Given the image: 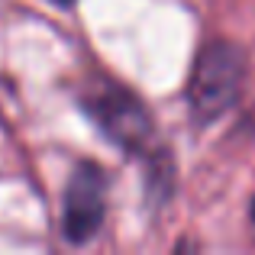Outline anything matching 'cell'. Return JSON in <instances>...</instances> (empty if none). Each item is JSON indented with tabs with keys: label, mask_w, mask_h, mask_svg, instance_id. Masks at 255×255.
<instances>
[{
	"label": "cell",
	"mask_w": 255,
	"mask_h": 255,
	"mask_svg": "<svg viewBox=\"0 0 255 255\" xmlns=\"http://www.w3.org/2000/svg\"><path fill=\"white\" fill-rule=\"evenodd\" d=\"M243 71L246 65L236 45L210 42L207 49H200L197 65L191 71V84H187V104H191L194 120L210 123L223 117L239 97Z\"/></svg>",
	"instance_id": "cell-1"
},
{
	"label": "cell",
	"mask_w": 255,
	"mask_h": 255,
	"mask_svg": "<svg viewBox=\"0 0 255 255\" xmlns=\"http://www.w3.org/2000/svg\"><path fill=\"white\" fill-rule=\"evenodd\" d=\"M84 107L117 145H123L129 152H149L152 120L132 94H126L117 84L97 81L91 94H84Z\"/></svg>",
	"instance_id": "cell-2"
},
{
	"label": "cell",
	"mask_w": 255,
	"mask_h": 255,
	"mask_svg": "<svg viewBox=\"0 0 255 255\" xmlns=\"http://www.w3.org/2000/svg\"><path fill=\"white\" fill-rule=\"evenodd\" d=\"M107 213V174L94 162H78L65 187L62 226L71 243H87L97 236Z\"/></svg>",
	"instance_id": "cell-3"
},
{
	"label": "cell",
	"mask_w": 255,
	"mask_h": 255,
	"mask_svg": "<svg viewBox=\"0 0 255 255\" xmlns=\"http://www.w3.org/2000/svg\"><path fill=\"white\" fill-rule=\"evenodd\" d=\"M252 223H255V200H252Z\"/></svg>",
	"instance_id": "cell-4"
},
{
	"label": "cell",
	"mask_w": 255,
	"mask_h": 255,
	"mask_svg": "<svg viewBox=\"0 0 255 255\" xmlns=\"http://www.w3.org/2000/svg\"><path fill=\"white\" fill-rule=\"evenodd\" d=\"M55 3H71V0H55Z\"/></svg>",
	"instance_id": "cell-5"
}]
</instances>
